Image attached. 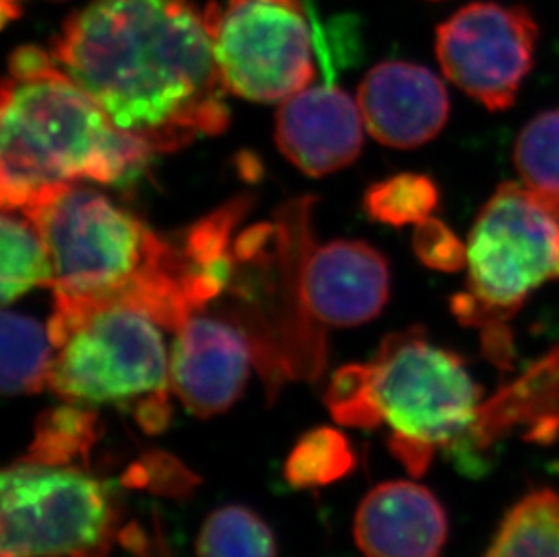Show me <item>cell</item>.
<instances>
[{"instance_id":"cell-1","label":"cell","mask_w":559,"mask_h":557,"mask_svg":"<svg viewBox=\"0 0 559 557\" xmlns=\"http://www.w3.org/2000/svg\"><path fill=\"white\" fill-rule=\"evenodd\" d=\"M51 55L153 153L227 129V85L194 0H90L63 22Z\"/></svg>"},{"instance_id":"cell-2","label":"cell","mask_w":559,"mask_h":557,"mask_svg":"<svg viewBox=\"0 0 559 557\" xmlns=\"http://www.w3.org/2000/svg\"><path fill=\"white\" fill-rule=\"evenodd\" d=\"M153 151L118 129L53 55L22 46L11 55L0 102V203L22 212L44 192L93 179L120 183Z\"/></svg>"},{"instance_id":"cell-3","label":"cell","mask_w":559,"mask_h":557,"mask_svg":"<svg viewBox=\"0 0 559 557\" xmlns=\"http://www.w3.org/2000/svg\"><path fill=\"white\" fill-rule=\"evenodd\" d=\"M22 214L48 247L53 297L134 306L169 332L189 317L178 241L158 236L98 190L60 185Z\"/></svg>"},{"instance_id":"cell-4","label":"cell","mask_w":559,"mask_h":557,"mask_svg":"<svg viewBox=\"0 0 559 557\" xmlns=\"http://www.w3.org/2000/svg\"><path fill=\"white\" fill-rule=\"evenodd\" d=\"M481 404L464 358L423 328L385 336L370 363L338 369L326 393L338 424L388 427L390 451L413 476L428 471L437 451L467 452Z\"/></svg>"},{"instance_id":"cell-5","label":"cell","mask_w":559,"mask_h":557,"mask_svg":"<svg viewBox=\"0 0 559 557\" xmlns=\"http://www.w3.org/2000/svg\"><path fill=\"white\" fill-rule=\"evenodd\" d=\"M48 390L80 407L112 405L143 431L169 426L170 360L158 322L115 300L55 297Z\"/></svg>"},{"instance_id":"cell-6","label":"cell","mask_w":559,"mask_h":557,"mask_svg":"<svg viewBox=\"0 0 559 557\" xmlns=\"http://www.w3.org/2000/svg\"><path fill=\"white\" fill-rule=\"evenodd\" d=\"M559 278V205L506 181L481 206L467 239V284L451 299L464 327L480 330L481 349L501 371L514 363L512 319L528 295Z\"/></svg>"},{"instance_id":"cell-7","label":"cell","mask_w":559,"mask_h":557,"mask_svg":"<svg viewBox=\"0 0 559 557\" xmlns=\"http://www.w3.org/2000/svg\"><path fill=\"white\" fill-rule=\"evenodd\" d=\"M0 557H102L117 512L82 465L21 458L2 473Z\"/></svg>"},{"instance_id":"cell-8","label":"cell","mask_w":559,"mask_h":557,"mask_svg":"<svg viewBox=\"0 0 559 557\" xmlns=\"http://www.w3.org/2000/svg\"><path fill=\"white\" fill-rule=\"evenodd\" d=\"M217 68L234 95L283 102L316 79L313 43L299 0H228L206 5Z\"/></svg>"},{"instance_id":"cell-9","label":"cell","mask_w":559,"mask_h":557,"mask_svg":"<svg viewBox=\"0 0 559 557\" xmlns=\"http://www.w3.org/2000/svg\"><path fill=\"white\" fill-rule=\"evenodd\" d=\"M538 35L525 5L473 2L438 26L435 51L459 90L489 111H503L533 69Z\"/></svg>"},{"instance_id":"cell-10","label":"cell","mask_w":559,"mask_h":557,"mask_svg":"<svg viewBox=\"0 0 559 557\" xmlns=\"http://www.w3.org/2000/svg\"><path fill=\"white\" fill-rule=\"evenodd\" d=\"M388 259L365 241L311 242L299 269V303L308 327H357L390 299Z\"/></svg>"},{"instance_id":"cell-11","label":"cell","mask_w":559,"mask_h":557,"mask_svg":"<svg viewBox=\"0 0 559 557\" xmlns=\"http://www.w3.org/2000/svg\"><path fill=\"white\" fill-rule=\"evenodd\" d=\"M170 388L200 418L222 415L243 394L253 364L249 339L234 322L192 313L176 330Z\"/></svg>"},{"instance_id":"cell-12","label":"cell","mask_w":559,"mask_h":557,"mask_svg":"<svg viewBox=\"0 0 559 557\" xmlns=\"http://www.w3.org/2000/svg\"><path fill=\"white\" fill-rule=\"evenodd\" d=\"M366 131L385 147L415 149L442 132L448 90L433 71L412 62L377 63L357 93Z\"/></svg>"},{"instance_id":"cell-13","label":"cell","mask_w":559,"mask_h":557,"mask_svg":"<svg viewBox=\"0 0 559 557\" xmlns=\"http://www.w3.org/2000/svg\"><path fill=\"white\" fill-rule=\"evenodd\" d=\"M362 115L337 85L297 91L281 102L275 140L299 170L321 178L348 167L362 151Z\"/></svg>"},{"instance_id":"cell-14","label":"cell","mask_w":559,"mask_h":557,"mask_svg":"<svg viewBox=\"0 0 559 557\" xmlns=\"http://www.w3.org/2000/svg\"><path fill=\"white\" fill-rule=\"evenodd\" d=\"M354 536L366 557H438L448 542V515L424 485L385 482L360 501Z\"/></svg>"},{"instance_id":"cell-15","label":"cell","mask_w":559,"mask_h":557,"mask_svg":"<svg viewBox=\"0 0 559 557\" xmlns=\"http://www.w3.org/2000/svg\"><path fill=\"white\" fill-rule=\"evenodd\" d=\"M518 429L531 442L550 443L559 438V346L520 379L484 400L473 447L476 452L486 451Z\"/></svg>"},{"instance_id":"cell-16","label":"cell","mask_w":559,"mask_h":557,"mask_svg":"<svg viewBox=\"0 0 559 557\" xmlns=\"http://www.w3.org/2000/svg\"><path fill=\"white\" fill-rule=\"evenodd\" d=\"M2 393L8 396L37 394L48 388L55 347L44 328L33 317L16 311L2 313Z\"/></svg>"},{"instance_id":"cell-17","label":"cell","mask_w":559,"mask_h":557,"mask_svg":"<svg viewBox=\"0 0 559 557\" xmlns=\"http://www.w3.org/2000/svg\"><path fill=\"white\" fill-rule=\"evenodd\" d=\"M0 299L10 306L37 286H53V264L43 234L22 212L4 211L0 222Z\"/></svg>"},{"instance_id":"cell-18","label":"cell","mask_w":559,"mask_h":557,"mask_svg":"<svg viewBox=\"0 0 559 557\" xmlns=\"http://www.w3.org/2000/svg\"><path fill=\"white\" fill-rule=\"evenodd\" d=\"M486 557H559L558 490H534L518 501Z\"/></svg>"},{"instance_id":"cell-19","label":"cell","mask_w":559,"mask_h":557,"mask_svg":"<svg viewBox=\"0 0 559 557\" xmlns=\"http://www.w3.org/2000/svg\"><path fill=\"white\" fill-rule=\"evenodd\" d=\"M100 420L90 407L68 404L44 413L26 458L53 465L85 462L98 438Z\"/></svg>"},{"instance_id":"cell-20","label":"cell","mask_w":559,"mask_h":557,"mask_svg":"<svg viewBox=\"0 0 559 557\" xmlns=\"http://www.w3.org/2000/svg\"><path fill=\"white\" fill-rule=\"evenodd\" d=\"M198 557H277L275 537L261 515L241 505L214 510L195 542Z\"/></svg>"},{"instance_id":"cell-21","label":"cell","mask_w":559,"mask_h":557,"mask_svg":"<svg viewBox=\"0 0 559 557\" xmlns=\"http://www.w3.org/2000/svg\"><path fill=\"white\" fill-rule=\"evenodd\" d=\"M440 203L437 181L426 174L402 173L366 190L365 211L373 222L406 226L426 222Z\"/></svg>"},{"instance_id":"cell-22","label":"cell","mask_w":559,"mask_h":557,"mask_svg":"<svg viewBox=\"0 0 559 557\" xmlns=\"http://www.w3.org/2000/svg\"><path fill=\"white\" fill-rule=\"evenodd\" d=\"M514 165L523 185L559 205V109L539 112L523 127Z\"/></svg>"},{"instance_id":"cell-23","label":"cell","mask_w":559,"mask_h":557,"mask_svg":"<svg viewBox=\"0 0 559 557\" xmlns=\"http://www.w3.org/2000/svg\"><path fill=\"white\" fill-rule=\"evenodd\" d=\"M355 467V452L343 432L321 427L307 432L286 460L288 484L299 489L344 478Z\"/></svg>"},{"instance_id":"cell-24","label":"cell","mask_w":559,"mask_h":557,"mask_svg":"<svg viewBox=\"0 0 559 557\" xmlns=\"http://www.w3.org/2000/svg\"><path fill=\"white\" fill-rule=\"evenodd\" d=\"M413 248L420 263L438 272H460L467 266V245L451 226L429 217L415 226Z\"/></svg>"},{"instance_id":"cell-25","label":"cell","mask_w":559,"mask_h":557,"mask_svg":"<svg viewBox=\"0 0 559 557\" xmlns=\"http://www.w3.org/2000/svg\"><path fill=\"white\" fill-rule=\"evenodd\" d=\"M2 2V22L15 21L21 15L22 4L26 0H0Z\"/></svg>"}]
</instances>
